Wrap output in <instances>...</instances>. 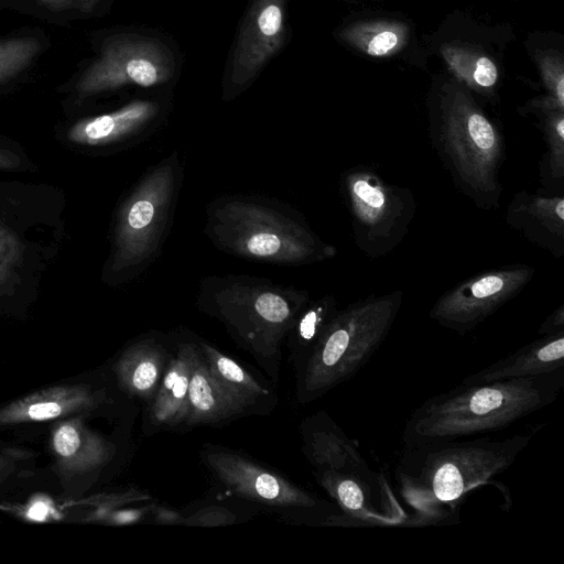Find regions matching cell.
<instances>
[{"mask_svg":"<svg viewBox=\"0 0 564 564\" xmlns=\"http://www.w3.org/2000/svg\"><path fill=\"white\" fill-rule=\"evenodd\" d=\"M530 438L517 434L404 446L394 474L399 495L412 511L408 527L448 522L467 494L511 467Z\"/></svg>","mask_w":564,"mask_h":564,"instance_id":"obj_1","label":"cell"},{"mask_svg":"<svg viewBox=\"0 0 564 564\" xmlns=\"http://www.w3.org/2000/svg\"><path fill=\"white\" fill-rule=\"evenodd\" d=\"M564 369L539 376L463 384L429 398L409 416L404 446L502 430L554 402Z\"/></svg>","mask_w":564,"mask_h":564,"instance_id":"obj_2","label":"cell"},{"mask_svg":"<svg viewBox=\"0 0 564 564\" xmlns=\"http://www.w3.org/2000/svg\"><path fill=\"white\" fill-rule=\"evenodd\" d=\"M205 232L219 250L249 261L305 265L337 254L301 215L265 197L215 198L206 208Z\"/></svg>","mask_w":564,"mask_h":564,"instance_id":"obj_3","label":"cell"},{"mask_svg":"<svg viewBox=\"0 0 564 564\" xmlns=\"http://www.w3.org/2000/svg\"><path fill=\"white\" fill-rule=\"evenodd\" d=\"M402 297L401 291L369 295L338 310L304 361L299 393L303 402L322 397L361 370L387 338Z\"/></svg>","mask_w":564,"mask_h":564,"instance_id":"obj_4","label":"cell"},{"mask_svg":"<svg viewBox=\"0 0 564 564\" xmlns=\"http://www.w3.org/2000/svg\"><path fill=\"white\" fill-rule=\"evenodd\" d=\"M431 138L456 188L477 208L497 209L503 192L500 172L506 141L495 124L482 112L457 105Z\"/></svg>","mask_w":564,"mask_h":564,"instance_id":"obj_5","label":"cell"},{"mask_svg":"<svg viewBox=\"0 0 564 564\" xmlns=\"http://www.w3.org/2000/svg\"><path fill=\"white\" fill-rule=\"evenodd\" d=\"M182 183L173 153L151 166L123 199L117 215L109 270L123 278L142 272L159 252Z\"/></svg>","mask_w":564,"mask_h":564,"instance_id":"obj_6","label":"cell"},{"mask_svg":"<svg viewBox=\"0 0 564 564\" xmlns=\"http://www.w3.org/2000/svg\"><path fill=\"white\" fill-rule=\"evenodd\" d=\"M310 302L307 292L263 278L216 275L199 286L198 305L249 341L275 343Z\"/></svg>","mask_w":564,"mask_h":564,"instance_id":"obj_7","label":"cell"},{"mask_svg":"<svg viewBox=\"0 0 564 564\" xmlns=\"http://www.w3.org/2000/svg\"><path fill=\"white\" fill-rule=\"evenodd\" d=\"M339 183L358 249L371 259L392 252L406 236L415 215L412 192L364 164L343 172Z\"/></svg>","mask_w":564,"mask_h":564,"instance_id":"obj_8","label":"cell"},{"mask_svg":"<svg viewBox=\"0 0 564 564\" xmlns=\"http://www.w3.org/2000/svg\"><path fill=\"white\" fill-rule=\"evenodd\" d=\"M174 70L170 51L158 40L117 34L105 40L99 56L75 85L80 98L126 85L151 87L167 82Z\"/></svg>","mask_w":564,"mask_h":564,"instance_id":"obj_9","label":"cell"},{"mask_svg":"<svg viewBox=\"0 0 564 564\" xmlns=\"http://www.w3.org/2000/svg\"><path fill=\"white\" fill-rule=\"evenodd\" d=\"M528 264H509L480 272L443 293L430 310L438 325L464 335L516 297L532 280Z\"/></svg>","mask_w":564,"mask_h":564,"instance_id":"obj_10","label":"cell"},{"mask_svg":"<svg viewBox=\"0 0 564 564\" xmlns=\"http://www.w3.org/2000/svg\"><path fill=\"white\" fill-rule=\"evenodd\" d=\"M317 479L338 505L343 525L408 527V513L384 475L371 468L359 473L321 470Z\"/></svg>","mask_w":564,"mask_h":564,"instance_id":"obj_11","label":"cell"},{"mask_svg":"<svg viewBox=\"0 0 564 564\" xmlns=\"http://www.w3.org/2000/svg\"><path fill=\"white\" fill-rule=\"evenodd\" d=\"M284 15L285 0H253L234 51L229 96L243 88L280 48Z\"/></svg>","mask_w":564,"mask_h":564,"instance_id":"obj_12","label":"cell"},{"mask_svg":"<svg viewBox=\"0 0 564 564\" xmlns=\"http://www.w3.org/2000/svg\"><path fill=\"white\" fill-rule=\"evenodd\" d=\"M206 460L236 495L271 506L312 508L317 500L281 476L228 452H210Z\"/></svg>","mask_w":564,"mask_h":564,"instance_id":"obj_13","label":"cell"},{"mask_svg":"<svg viewBox=\"0 0 564 564\" xmlns=\"http://www.w3.org/2000/svg\"><path fill=\"white\" fill-rule=\"evenodd\" d=\"M506 223L553 257L561 258L564 254L563 191L543 187L534 193H517L508 205Z\"/></svg>","mask_w":564,"mask_h":564,"instance_id":"obj_14","label":"cell"},{"mask_svg":"<svg viewBox=\"0 0 564 564\" xmlns=\"http://www.w3.org/2000/svg\"><path fill=\"white\" fill-rule=\"evenodd\" d=\"M160 104L138 99L98 116L76 121L67 131V139L79 145L105 147L142 137L160 116Z\"/></svg>","mask_w":564,"mask_h":564,"instance_id":"obj_15","label":"cell"},{"mask_svg":"<svg viewBox=\"0 0 564 564\" xmlns=\"http://www.w3.org/2000/svg\"><path fill=\"white\" fill-rule=\"evenodd\" d=\"M564 369V330L541 335L506 357L465 377L463 384L539 376Z\"/></svg>","mask_w":564,"mask_h":564,"instance_id":"obj_16","label":"cell"},{"mask_svg":"<svg viewBox=\"0 0 564 564\" xmlns=\"http://www.w3.org/2000/svg\"><path fill=\"white\" fill-rule=\"evenodd\" d=\"M196 349V345L183 343L167 361L150 406L149 416L153 424L172 426L185 421Z\"/></svg>","mask_w":564,"mask_h":564,"instance_id":"obj_17","label":"cell"},{"mask_svg":"<svg viewBox=\"0 0 564 564\" xmlns=\"http://www.w3.org/2000/svg\"><path fill=\"white\" fill-rule=\"evenodd\" d=\"M311 421L307 452L317 471L358 473L370 468L355 442L326 414L319 413Z\"/></svg>","mask_w":564,"mask_h":564,"instance_id":"obj_18","label":"cell"},{"mask_svg":"<svg viewBox=\"0 0 564 564\" xmlns=\"http://www.w3.org/2000/svg\"><path fill=\"white\" fill-rule=\"evenodd\" d=\"M240 413L242 411L213 380L197 346L189 379L187 415L184 422L188 425L216 424Z\"/></svg>","mask_w":564,"mask_h":564,"instance_id":"obj_19","label":"cell"},{"mask_svg":"<svg viewBox=\"0 0 564 564\" xmlns=\"http://www.w3.org/2000/svg\"><path fill=\"white\" fill-rule=\"evenodd\" d=\"M197 346L215 383L242 412L267 394L237 361L205 341H199Z\"/></svg>","mask_w":564,"mask_h":564,"instance_id":"obj_20","label":"cell"},{"mask_svg":"<svg viewBox=\"0 0 564 564\" xmlns=\"http://www.w3.org/2000/svg\"><path fill=\"white\" fill-rule=\"evenodd\" d=\"M165 367L164 348L153 339H143L123 358L121 379L132 394L149 400L154 397Z\"/></svg>","mask_w":564,"mask_h":564,"instance_id":"obj_21","label":"cell"},{"mask_svg":"<svg viewBox=\"0 0 564 564\" xmlns=\"http://www.w3.org/2000/svg\"><path fill=\"white\" fill-rule=\"evenodd\" d=\"M337 312L336 299L333 295H324L314 302H308L300 313L291 328V339L294 349L304 355L305 359Z\"/></svg>","mask_w":564,"mask_h":564,"instance_id":"obj_22","label":"cell"},{"mask_svg":"<svg viewBox=\"0 0 564 564\" xmlns=\"http://www.w3.org/2000/svg\"><path fill=\"white\" fill-rule=\"evenodd\" d=\"M544 137L546 153L540 165V181L544 188L563 191L564 188V117L553 115L545 122Z\"/></svg>","mask_w":564,"mask_h":564,"instance_id":"obj_23","label":"cell"},{"mask_svg":"<svg viewBox=\"0 0 564 564\" xmlns=\"http://www.w3.org/2000/svg\"><path fill=\"white\" fill-rule=\"evenodd\" d=\"M41 51L33 36L0 40V84L25 69Z\"/></svg>","mask_w":564,"mask_h":564,"instance_id":"obj_24","label":"cell"},{"mask_svg":"<svg viewBox=\"0 0 564 564\" xmlns=\"http://www.w3.org/2000/svg\"><path fill=\"white\" fill-rule=\"evenodd\" d=\"M20 240L10 229L0 224V286L9 282L21 262Z\"/></svg>","mask_w":564,"mask_h":564,"instance_id":"obj_25","label":"cell"},{"mask_svg":"<svg viewBox=\"0 0 564 564\" xmlns=\"http://www.w3.org/2000/svg\"><path fill=\"white\" fill-rule=\"evenodd\" d=\"M54 446L62 456L73 455L79 446V437L76 430L70 425H63L54 436Z\"/></svg>","mask_w":564,"mask_h":564,"instance_id":"obj_26","label":"cell"},{"mask_svg":"<svg viewBox=\"0 0 564 564\" xmlns=\"http://www.w3.org/2000/svg\"><path fill=\"white\" fill-rule=\"evenodd\" d=\"M41 7L51 11L78 10L80 12H90L98 0H33Z\"/></svg>","mask_w":564,"mask_h":564,"instance_id":"obj_27","label":"cell"},{"mask_svg":"<svg viewBox=\"0 0 564 564\" xmlns=\"http://www.w3.org/2000/svg\"><path fill=\"white\" fill-rule=\"evenodd\" d=\"M186 523L199 524V525H219L226 524L232 521V516L226 510L216 509L200 511L187 519Z\"/></svg>","mask_w":564,"mask_h":564,"instance_id":"obj_28","label":"cell"},{"mask_svg":"<svg viewBox=\"0 0 564 564\" xmlns=\"http://www.w3.org/2000/svg\"><path fill=\"white\" fill-rule=\"evenodd\" d=\"M474 79L481 87L492 86L497 80L495 64L487 57H480L476 64Z\"/></svg>","mask_w":564,"mask_h":564,"instance_id":"obj_29","label":"cell"},{"mask_svg":"<svg viewBox=\"0 0 564 564\" xmlns=\"http://www.w3.org/2000/svg\"><path fill=\"white\" fill-rule=\"evenodd\" d=\"M398 44V36L394 32L383 31L377 34L368 45L370 55H384Z\"/></svg>","mask_w":564,"mask_h":564,"instance_id":"obj_30","label":"cell"},{"mask_svg":"<svg viewBox=\"0 0 564 564\" xmlns=\"http://www.w3.org/2000/svg\"><path fill=\"white\" fill-rule=\"evenodd\" d=\"M564 330V306L560 305L551 313L538 329L539 335H549Z\"/></svg>","mask_w":564,"mask_h":564,"instance_id":"obj_31","label":"cell"},{"mask_svg":"<svg viewBox=\"0 0 564 564\" xmlns=\"http://www.w3.org/2000/svg\"><path fill=\"white\" fill-rule=\"evenodd\" d=\"M61 413V406L54 402L36 403L30 406L28 414L33 420H46Z\"/></svg>","mask_w":564,"mask_h":564,"instance_id":"obj_32","label":"cell"},{"mask_svg":"<svg viewBox=\"0 0 564 564\" xmlns=\"http://www.w3.org/2000/svg\"><path fill=\"white\" fill-rule=\"evenodd\" d=\"M19 163L20 160L14 153L0 148V170L17 167Z\"/></svg>","mask_w":564,"mask_h":564,"instance_id":"obj_33","label":"cell"},{"mask_svg":"<svg viewBox=\"0 0 564 564\" xmlns=\"http://www.w3.org/2000/svg\"><path fill=\"white\" fill-rule=\"evenodd\" d=\"M47 512L48 508L44 502H36L29 509L28 517L36 521H42L45 519Z\"/></svg>","mask_w":564,"mask_h":564,"instance_id":"obj_34","label":"cell"},{"mask_svg":"<svg viewBox=\"0 0 564 564\" xmlns=\"http://www.w3.org/2000/svg\"><path fill=\"white\" fill-rule=\"evenodd\" d=\"M154 512H155L156 520L160 522H164V523L181 522V520H180L181 517L171 510L159 508V509H155Z\"/></svg>","mask_w":564,"mask_h":564,"instance_id":"obj_35","label":"cell"},{"mask_svg":"<svg viewBox=\"0 0 564 564\" xmlns=\"http://www.w3.org/2000/svg\"><path fill=\"white\" fill-rule=\"evenodd\" d=\"M555 95H556L558 105L561 107H564V77H563V75L560 76L558 82L556 83Z\"/></svg>","mask_w":564,"mask_h":564,"instance_id":"obj_36","label":"cell"}]
</instances>
